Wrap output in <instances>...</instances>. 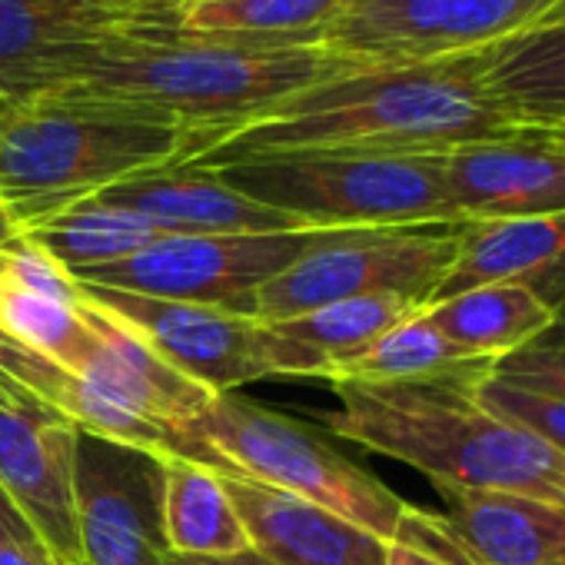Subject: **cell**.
Wrapping results in <instances>:
<instances>
[{
  "instance_id": "cell-22",
  "label": "cell",
  "mask_w": 565,
  "mask_h": 565,
  "mask_svg": "<svg viewBox=\"0 0 565 565\" xmlns=\"http://www.w3.org/2000/svg\"><path fill=\"white\" fill-rule=\"evenodd\" d=\"M482 87L515 127L565 120V24H535L486 47Z\"/></svg>"
},
{
  "instance_id": "cell-26",
  "label": "cell",
  "mask_w": 565,
  "mask_h": 565,
  "mask_svg": "<svg viewBox=\"0 0 565 565\" xmlns=\"http://www.w3.org/2000/svg\"><path fill=\"white\" fill-rule=\"evenodd\" d=\"M21 233L38 239L71 273L124 259V256L167 236L140 213L104 203L97 196L81 200V203L61 210L57 216H51L31 230H21Z\"/></svg>"
},
{
  "instance_id": "cell-36",
  "label": "cell",
  "mask_w": 565,
  "mask_h": 565,
  "mask_svg": "<svg viewBox=\"0 0 565 565\" xmlns=\"http://www.w3.org/2000/svg\"><path fill=\"white\" fill-rule=\"evenodd\" d=\"M548 303H552V310H555V320H565V273L562 276H555L545 290H539Z\"/></svg>"
},
{
  "instance_id": "cell-33",
  "label": "cell",
  "mask_w": 565,
  "mask_h": 565,
  "mask_svg": "<svg viewBox=\"0 0 565 565\" xmlns=\"http://www.w3.org/2000/svg\"><path fill=\"white\" fill-rule=\"evenodd\" d=\"M28 539H38V535L31 532V525L24 522V515L14 509V502L4 492V486H0V545H4V542H28Z\"/></svg>"
},
{
  "instance_id": "cell-9",
  "label": "cell",
  "mask_w": 565,
  "mask_h": 565,
  "mask_svg": "<svg viewBox=\"0 0 565 565\" xmlns=\"http://www.w3.org/2000/svg\"><path fill=\"white\" fill-rule=\"evenodd\" d=\"M310 233H223L163 236L124 259L74 273L87 287L183 300L253 317L263 282L303 256Z\"/></svg>"
},
{
  "instance_id": "cell-27",
  "label": "cell",
  "mask_w": 565,
  "mask_h": 565,
  "mask_svg": "<svg viewBox=\"0 0 565 565\" xmlns=\"http://www.w3.org/2000/svg\"><path fill=\"white\" fill-rule=\"evenodd\" d=\"M0 333L18 347H28L61 366H71L84 340L81 300L64 303L0 282Z\"/></svg>"
},
{
  "instance_id": "cell-19",
  "label": "cell",
  "mask_w": 565,
  "mask_h": 565,
  "mask_svg": "<svg viewBox=\"0 0 565 565\" xmlns=\"http://www.w3.org/2000/svg\"><path fill=\"white\" fill-rule=\"evenodd\" d=\"M446 522L476 565H565V509L489 489L436 486Z\"/></svg>"
},
{
  "instance_id": "cell-16",
  "label": "cell",
  "mask_w": 565,
  "mask_h": 565,
  "mask_svg": "<svg viewBox=\"0 0 565 565\" xmlns=\"http://www.w3.org/2000/svg\"><path fill=\"white\" fill-rule=\"evenodd\" d=\"M81 317L84 340L74 363L64 370L90 380L130 409L143 413L147 419L190 433L193 419L210 406L213 393L163 363L127 323L97 307L84 290Z\"/></svg>"
},
{
  "instance_id": "cell-40",
  "label": "cell",
  "mask_w": 565,
  "mask_h": 565,
  "mask_svg": "<svg viewBox=\"0 0 565 565\" xmlns=\"http://www.w3.org/2000/svg\"><path fill=\"white\" fill-rule=\"evenodd\" d=\"M4 347H8V337H4V333H0V350H4Z\"/></svg>"
},
{
  "instance_id": "cell-35",
  "label": "cell",
  "mask_w": 565,
  "mask_h": 565,
  "mask_svg": "<svg viewBox=\"0 0 565 565\" xmlns=\"http://www.w3.org/2000/svg\"><path fill=\"white\" fill-rule=\"evenodd\" d=\"M515 137L522 140H535L555 150H565V120H548V124H522L515 127Z\"/></svg>"
},
{
  "instance_id": "cell-8",
  "label": "cell",
  "mask_w": 565,
  "mask_h": 565,
  "mask_svg": "<svg viewBox=\"0 0 565 565\" xmlns=\"http://www.w3.org/2000/svg\"><path fill=\"white\" fill-rule=\"evenodd\" d=\"M558 0H343L323 47L350 67L426 64L535 28Z\"/></svg>"
},
{
  "instance_id": "cell-10",
  "label": "cell",
  "mask_w": 565,
  "mask_h": 565,
  "mask_svg": "<svg viewBox=\"0 0 565 565\" xmlns=\"http://www.w3.org/2000/svg\"><path fill=\"white\" fill-rule=\"evenodd\" d=\"M177 4L107 8L90 0H0V107L71 90L124 34Z\"/></svg>"
},
{
  "instance_id": "cell-6",
  "label": "cell",
  "mask_w": 565,
  "mask_h": 565,
  "mask_svg": "<svg viewBox=\"0 0 565 565\" xmlns=\"http://www.w3.org/2000/svg\"><path fill=\"white\" fill-rule=\"evenodd\" d=\"M190 433L216 449L239 476L317 502L386 542H393L409 505L313 426L236 393L213 396Z\"/></svg>"
},
{
  "instance_id": "cell-32",
  "label": "cell",
  "mask_w": 565,
  "mask_h": 565,
  "mask_svg": "<svg viewBox=\"0 0 565 565\" xmlns=\"http://www.w3.org/2000/svg\"><path fill=\"white\" fill-rule=\"evenodd\" d=\"M469 562L472 558L466 555L462 545L452 558H446V555H433V552H423V548H413L403 542H390V565H469Z\"/></svg>"
},
{
  "instance_id": "cell-18",
  "label": "cell",
  "mask_w": 565,
  "mask_h": 565,
  "mask_svg": "<svg viewBox=\"0 0 565 565\" xmlns=\"http://www.w3.org/2000/svg\"><path fill=\"white\" fill-rule=\"evenodd\" d=\"M419 310L423 303L406 297H360L327 303L290 320L259 323L269 373L330 380L343 363L360 356Z\"/></svg>"
},
{
  "instance_id": "cell-1",
  "label": "cell",
  "mask_w": 565,
  "mask_h": 565,
  "mask_svg": "<svg viewBox=\"0 0 565 565\" xmlns=\"http://www.w3.org/2000/svg\"><path fill=\"white\" fill-rule=\"evenodd\" d=\"M515 124L482 87V51L426 61L343 67L230 130L180 167L340 150V153H443L466 143L509 140Z\"/></svg>"
},
{
  "instance_id": "cell-23",
  "label": "cell",
  "mask_w": 565,
  "mask_h": 565,
  "mask_svg": "<svg viewBox=\"0 0 565 565\" xmlns=\"http://www.w3.org/2000/svg\"><path fill=\"white\" fill-rule=\"evenodd\" d=\"M163 466V539L173 555L249 552V532L233 509L223 472L200 462L160 456Z\"/></svg>"
},
{
  "instance_id": "cell-41",
  "label": "cell",
  "mask_w": 565,
  "mask_h": 565,
  "mask_svg": "<svg viewBox=\"0 0 565 565\" xmlns=\"http://www.w3.org/2000/svg\"><path fill=\"white\" fill-rule=\"evenodd\" d=\"M469 565H476V562H469Z\"/></svg>"
},
{
  "instance_id": "cell-29",
  "label": "cell",
  "mask_w": 565,
  "mask_h": 565,
  "mask_svg": "<svg viewBox=\"0 0 565 565\" xmlns=\"http://www.w3.org/2000/svg\"><path fill=\"white\" fill-rule=\"evenodd\" d=\"M0 282H11V287L54 297L64 303L81 300V282L74 279V273L28 233H18L0 253Z\"/></svg>"
},
{
  "instance_id": "cell-21",
  "label": "cell",
  "mask_w": 565,
  "mask_h": 565,
  "mask_svg": "<svg viewBox=\"0 0 565 565\" xmlns=\"http://www.w3.org/2000/svg\"><path fill=\"white\" fill-rule=\"evenodd\" d=\"M423 317L462 353L495 363L555 323L552 303L525 282H489L439 303L423 307Z\"/></svg>"
},
{
  "instance_id": "cell-15",
  "label": "cell",
  "mask_w": 565,
  "mask_h": 565,
  "mask_svg": "<svg viewBox=\"0 0 565 565\" xmlns=\"http://www.w3.org/2000/svg\"><path fill=\"white\" fill-rule=\"evenodd\" d=\"M239 512L253 552L273 565H390V542L363 525L256 482L249 476H223Z\"/></svg>"
},
{
  "instance_id": "cell-13",
  "label": "cell",
  "mask_w": 565,
  "mask_h": 565,
  "mask_svg": "<svg viewBox=\"0 0 565 565\" xmlns=\"http://www.w3.org/2000/svg\"><path fill=\"white\" fill-rule=\"evenodd\" d=\"M81 290L97 307L127 323L163 363L213 396L236 393L256 380H273L263 350V327L256 317L203 303L87 287V282H81Z\"/></svg>"
},
{
  "instance_id": "cell-7",
  "label": "cell",
  "mask_w": 565,
  "mask_h": 565,
  "mask_svg": "<svg viewBox=\"0 0 565 565\" xmlns=\"http://www.w3.org/2000/svg\"><path fill=\"white\" fill-rule=\"evenodd\" d=\"M466 226L469 220L317 230L303 256L259 287L253 317L276 323L360 297H406L426 307L459 259Z\"/></svg>"
},
{
  "instance_id": "cell-20",
  "label": "cell",
  "mask_w": 565,
  "mask_h": 565,
  "mask_svg": "<svg viewBox=\"0 0 565 565\" xmlns=\"http://www.w3.org/2000/svg\"><path fill=\"white\" fill-rule=\"evenodd\" d=\"M565 273V213L469 220L459 259L429 303L489 282H525L535 294ZM426 303V307H429Z\"/></svg>"
},
{
  "instance_id": "cell-38",
  "label": "cell",
  "mask_w": 565,
  "mask_h": 565,
  "mask_svg": "<svg viewBox=\"0 0 565 565\" xmlns=\"http://www.w3.org/2000/svg\"><path fill=\"white\" fill-rule=\"evenodd\" d=\"M18 233H21V230L14 226V220L8 216V210L0 206V253H4V246H8V243H11V239L18 236Z\"/></svg>"
},
{
  "instance_id": "cell-25",
  "label": "cell",
  "mask_w": 565,
  "mask_h": 565,
  "mask_svg": "<svg viewBox=\"0 0 565 565\" xmlns=\"http://www.w3.org/2000/svg\"><path fill=\"white\" fill-rule=\"evenodd\" d=\"M492 363L452 347L423 310L393 327L360 356L343 363L327 383H419V380H479Z\"/></svg>"
},
{
  "instance_id": "cell-34",
  "label": "cell",
  "mask_w": 565,
  "mask_h": 565,
  "mask_svg": "<svg viewBox=\"0 0 565 565\" xmlns=\"http://www.w3.org/2000/svg\"><path fill=\"white\" fill-rule=\"evenodd\" d=\"M163 565H273L259 552H236V555H173L167 552Z\"/></svg>"
},
{
  "instance_id": "cell-14",
  "label": "cell",
  "mask_w": 565,
  "mask_h": 565,
  "mask_svg": "<svg viewBox=\"0 0 565 565\" xmlns=\"http://www.w3.org/2000/svg\"><path fill=\"white\" fill-rule=\"evenodd\" d=\"M439 163L462 220L565 213V150L509 137L443 150Z\"/></svg>"
},
{
  "instance_id": "cell-11",
  "label": "cell",
  "mask_w": 565,
  "mask_h": 565,
  "mask_svg": "<svg viewBox=\"0 0 565 565\" xmlns=\"http://www.w3.org/2000/svg\"><path fill=\"white\" fill-rule=\"evenodd\" d=\"M74 512L81 565H163L160 456L77 433Z\"/></svg>"
},
{
  "instance_id": "cell-4",
  "label": "cell",
  "mask_w": 565,
  "mask_h": 565,
  "mask_svg": "<svg viewBox=\"0 0 565 565\" xmlns=\"http://www.w3.org/2000/svg\"><path fill=\"white\" fill-rule=\"evenodd\" d=\"M186 153L183 127L77 94L0 107V206L31 230L130 177L180 167Z\"/></svg>"
},
{
  "instance_id": "cell-2",
  "label": "cell",
  "mask_w": 565,
  "mask_h": 565,
  "mask_svg": "<svg viewBox=\"0 0 565 565\" xmlns=\"http://www.w3.org/2000/svg\"><path fill=\"white\" fill-rule=\"evenodd\" d=\"M343 67L350 64L320 44L273 47L183 34L180 11H173L124 34L61 94L117 104L183 127L190 134L186 160H193L230 130Z\"/></svg>"
},
{
  "instance_id": "cell-30",
  "label": "cell",
  "mask_w": 565,
  "mask_h": 565,
  "mask_svg": "<svg viewBox=\"0 0 565 565\" xmlns=\"http://www.w3.org/2000/svg\"><path fill=\"white\" fill-rule=\"evenodd\" d=\"M492 373L522 390L565 399V320H555L529 347L492 363Z\"/></svg>"
},
{
  "instance_id": "cell-3",
  "label": "cell",
  "mask_w": 565,
  "mask_h": 565,
  "mask_svg": "<svg viewBox=\"0 0 565 565\" xmlns=\"http://www.w3.org/2000/svg\"><path fill=\"white\" fill-rule=\"evenodd\" d=\"M476 380L330 383L340 406L323 413L333 436L399 459L433 486L532 495L565 509V456L545 439L489 413Z\"/></svg>"
},
{
  "instance_id": "cell-31",
  "label": "cell",
  "mask_w": 565,
  "mask_h": 565,
  "mask_svg": "<svg viewBox=\"0 0 565 565\" xmlns=\"http://www.w3.org/2000/svg\"><path fill=\"white\" fill-rule=\"evenodd\" d=\"M0 565H61L51 548L38 539L28 542H4L0 545Z\"/></svg>"
},
{
  "instance_id": "cell-5",
  "label": "cell",
  "mask_w": 565,
  "mask_h": 565,
  "mask_svg": "<svg viewBox=\"0 0 565 565\" xmlns=\"http://www.w3.org/2000/svg\"><path fill=\"white\" fill-rule=\"evenodd\" d=\"M236 193L303 220L310 230L462 220L439 153H269L210 167Z\"/></svg>"
},
{
  "instance_id": "cell-24",
  "label": "cell",
  "mask_w": 565,
  "mask_h": 565,
  "mask_svg": "<svg viewBox=\"0 0 565 565\" xmlns=\"http://www.w3.org/2000/svg\"><path fill=\"white\" fill-rule=\"evenodd\" d=\"M340 4L343 0H183L180 31L273 47L320 44Z\"/></svg>"
},
{
  "instance_id": "cell-39",
  "label": "cell",
  "mask_w": 565,
  "mask_h": 565,
  "mask_svg": "<svg viewBox=\"0 0 565 565\" xmlns=\"http://www.w3.org/2000/svg\"><path fill=\"white\" fill-rule=\"evenodd\" d=\"M539 24H565V0H558V4H555Z\"/></svg>"
},
{
  "instance_id": "cell-17",
  "label": "cell",
  "mask_w": 565,
  "mask_h": 565,
  "mask_svg": "<svg viewBox=\"0 0 565 565\" xmlns=\"http://www.w3.org/2000/svg\"><path fill=\"white\" fill-rule=\"evenodd\" d=\"M97 200L124 206L150 220L167 236H223V233H310V226L290 213L263 206L210 170L163 167L130 177Z\"/></svg>"
},
{
  "instance_id": "cell-28",
  "label": "cell",
  "mask_w": 565,
  "mask_h": 565,
  "mask_svg": "<svg viewBox=\"0 0 565 565\" xmlns=\"http://www.w3.org/2000/svg\"><path fill=\"white\" fill-rule=\"evenodd\" d=\"M472 396L489 413H495L515 426H525L529 433H535L539 439H545L552 449H558L565 456V399L505 383L492 370L472 383Z\"/></svg>"
},
{
  "instance_id": "cell-12",
  "label": "cell",
  "mask_w": 565,
  "mask_h": 565,
  "mask_svg": "<svg viewBox=\"0 0 565 565\" xmlns=\"http://www.w3.org/2000/svg\"><path fill=\"white\" fill-rule=\"evenodd\" d=\"M77 426L0 370V486L61 565H81L74 512Z\"/></svg>"
},
{
  "instance_id": "cell-37",
  "label": "cell",
  "mask_w": 565,
  "mask_h": 565,
  "mask_svg": "<svg viewBox=\"0 0 565 565\" xmlns=\"http://www.w3.org/2000/svg\"><path fill=\"white\" fill-rule=\"evenodd\" d=\"M90 4H107V8H150V4H177V0H90Z\"/></svg>"
}]
</instances>
